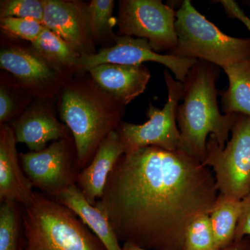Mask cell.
<instances>
[{"label": "cell", "mask_w": 250, "mask_h": 250, "mask_svg": "<svg viewBox=\"0 0 250 250\" xmlns=\"http://www.w3.org/2000/svg\"><path fill=\"white\" fill-rule=\"evenodd\" d=\"M16 136L12 126L4 124L0 129V200L12 201L25 207L34 198L32 184L20 162Z\"/></svg>", "instance_id": "obj_13"}, {"label": "cell", "mask_w": 250, "mask_h": 250, "mask_svg": "<svg viewBox=\"0 0 250 250\" xmlns=\"http://www.w3.org/2000/svg\"><path fill=\"white\" fill-rule=\"evenodd\" d=\"M219 195L213 171L181 151L146 147L124 154L95 205L120 242L147 250H183L194 221Z\"/></svg>", "instance_id": "obj_1"}, {"label": "cell", "mask_w": 250, "mask_h": 250, "mask_svg": "<svg viewBox=\"0 0 250 250\" xmlns=\"http://www.w3.org/2000/svg\"><path fill=\"white\" fill-rule=\"evenodd\" d=\"M164 74L167 89V100L164 107L159 108L149 104L146 113L149 120L146 123L138 125L122 121L116 129L125 154L150 146L180 151L181 134L176 116L183 97V83L174 80L167 70Z\"/></svg>", "instance_id": "obj_7"}, {"label": "cell", "mask_w": 250, "mask_h": 250, "mask_svg": "<svg viewBox=\"0 0 250 250\" xmlns=\"http://www.w3.org/2000/svg\"><path fill=\"white\" fill-rule=\"evenodd\" d=\"M125 107L93 80L64 84L61 95V118L72 135L82 170L89 165L105 138L118 129Z\"/></svg>", "instance_id": "obj_3"}, {"label": "cell", "mask_w": 250, "mask_h": 250, "mask_svg": "<svg viewBox=\"0 0 250 250\" xmlns=\"http://www.w3.org/2000/svg\"><path fill=\"white\" fill-rule=\"evenodd\" d=\"M220 67L197 60L183 83L182 103L177 110L181 134V152L203 164L207 154V138L213 136L225 147L234 122L235 114H222L218 106L216 82Z\"/></svg>", "instance_id": "obj_2"}, {"label": "cell", "mask_w": 250, "mask_h": 250, "mask_svg": "<svg viewBox=\"0 0 250 250\" xmlns=\"http://www.w3.org/2000/svg\"><path fill=\"white\" fill-rule=\"evenodd\" d=\"M42 24L82 55L95 54L94 41L82 1L43 0Z\"/></svg>", "instance_id": "obj_12"}, {"label": "cell", "mask_w": 250, "mask_h": 250, "mask_svg": "<svg viewBox=\"0 0 250 250\" xmlns=\"http://www.w3.org/2000/svg\"><path fill=\"white\" fill-rule=\"evenodd\" d=\"M22 206L12 201L1 202L0 250H23Z\"/></svg>", "instance_id": "obj_21"}, {"label": "cell", "mask_w": 250, "mask_h": 250, "mask_svg": "<svg viewBox=\"0 0 250 250\" xmlns=\"http://www.w3.org/2000/svg\"><path fill=\"white\" fill-rule=\"evenodd\" d=\"M241 200L219 193L209 213L210 225L220 250L226 249L235 239Z\"/></svg>", "instance_id": "obj_20"}, {"label": "cell", "mask_w": 250, "mask_h": 250, "mask_svg": "<svg viewBox=\"0 0 250 250\" xmlns=\"http://www.w3.org/2000/svg\"><path fill=\"white\" fill-rule=\"evenodd\" d=\"M0 67L38 98H51L65 84V76L54 70L31 47L16 45L2 47Z\"/></svg>", "instance_id": "obj_11"}, {"label": "cell", "mask_w": 250, "mask_h": 250, "mask_svg": "<svg viewBox=\"0 0 250 250\" xmlns=\"http://www.w3.org/2000/svg\"><path fill=\"white\" fill-rule=\"evenodd\" d=\"M174 8L161 0H122L117 19L120 34L146 39L154 52L170 53L178 44Z\"/></svg>", "instance_id": "obj_8"}, {"label": "cell", "mask_w": 250, "mask_h": 250, "mask_svg": "<svg viewBox=\"0 0 250 250\" xmlns=\"http://www.w3.org/2000/svg\"><path fill=\"white\" fill-rule=\"evenodd\" d=\"M59 203L72 210L100 238L107 250H123L109 220L101 208L90 205L77 184L54 197Z\"/></svg>", "instance_id": "obj_17"}, {"label": "cell", "mask_w": 250, "mask_h": 250, "mask_svg": "<svg viewBox=\"0 0 250 250\" xmlns=\"http://www.w3.org/2000/svg\"><path fill=\"white\" fill-rule=\"evenodd\" d=\"M1 18L14 17L43 22V0H4L0 4Z\"/></svg>", "instance_id": "obj_24"}, {"label": "cell", "mask_w": 250, "mask_h": 250, "mask_svg": "<svg viewBox=\"0 0 250 250\" xmlns=\"http://www.w3.org/2000/svg\"><path fill=\"white\" fill-rule=\"evenodd\" d=\"M183 250H220L213 235L209 215H202L189 227Z\"/></svg>", "instance_id": "obj_23"}, {"label": "cell", "mask_w": 250, "mask_h": 250, "mask_svg": "<svg viewBox=\"0 0 250 250\" xmlns=\"http://www.w3.org/2000/svg\"><path fill=\"white\" fill-rule=\"evenodd\" d=\"M224 250H250V236L234 240L231 245Z\"/></svg>", "instance_id": "obj_29"}, {"label": "cell", "mask_w": 250, "mask_h": 250, "mask_svg": "<svg viewBox=\"0 0 250 250\" xmlns=\"http://www.w3.org/2000/svg\"><path fill=\"white\" fill-rule=\"evenodd\" d=\"M31 47L64 76L72 72L82 71V54L45 27L37 40L31 43Z\"/></svg>", "instance_id": "obj_19"}, {"label": "cell", "mask_w": 250, "mask_h": 250, "mask_svg": "<svg viewBox=\"0 0 250 250\" xmlns=\"http://www.w3.org/2000/svg\"><path fill=\"white\" fill-rule=\"evenodd\" d=\"M17 111V103L13 94L4 85L0 88V124H6Z\"/></svg>", "instance_id": "obj_26"}, {"label": "cell", "mask_w": 250, "mask_h": 250, "mask_svg": "<svg viewBox=\"0 0 250 250\" xmlns=\"http://www.w3.org/2000/svg\"><path fill=\"white\" fill-rule=\"evenodd\" d=\"M250 236V192L241 200V213L234 240Z\"/></svg>", "instance_id": "obj_27"}, {"label": "cell", "mask_w": 250, "mask_h": 250, "mask_svg": "<svg viewBox=\"0 0 250 250\" xmlns=\"http://www.w3.org/2000/svg\"><path fill=\"white\" fill-rule=\"evenodd\" d=\"M196 61L157 53L146 39L121 36L117 37L114 45L111 47L100 49L98 53L82 55L80 67L82 71L88 72L90 69L103 64L136 65L144 62H156L169 69L176 80L184 82Z\"/></svg>", "instance_id": "obj_10"}, {"label": "cell", "mask_w": 250, "mask_h": 250, "mask_svg": "<svg viewBox=\"0 0 250 250\" xmlns=\"http://www.w3.org/2000/svg\"><path fill=\"white\" fill-rule=\"evenodd\" d=\"M243 4L247 5L250 9V0H247V1H243Z\"/></svg>", "instance_id": "obj_31"}, {"label": "cell", "mask_w": 250, "mask_h": 250, "mask_svg": "<svg viewBox=\"0 0 250 250\" xmlns=\"http://www.w3.org/2000/svg\"><path fill=\"white\" fill-rule=\"evenodd\" d=\"M123 250H147L142 249L139 247L135 246V245L131 244V243H124L123 246Z\"/></svg>", "instance_id": "obj_30"}, {"label": "cell", "mask_w": 250, "mask_h": 250, "mask_svg": "<svg viewBox=\"0 0 250 250\" xmlns=\"http://www.w3.org/2000/svg\"><path fill=\"white\" fill-rule=\"evenodd\" d=\"M12 128L17 143L25 144L31 152L42 150L49 141L70 137L66 125L57 120L52 110L40 104L24 112Z\"/></svg>", "instance_id": "obj_15"}, {"label": "cell", "mask_w": 250, "mask_h": 250, "mask_svg": "<svg viewBox=\"0 0 250 250\" xmlns=\"http://www.w3.org/2000/svg\"><path fill=\"white\" fill-rule=\"evenodd\" d=\"M215 2H219L223 6L227 16L229 18L241 21L250 32V18L248 17L239 5L233 0H219Z\"/></svg>", "instance_id": "obj_28"}, {"label": "cell", "mask_w": 250, "mask_h": 250, "mask_svg": "<svg viewBox=\"0 0 250 250\" xmlns=\"http://www.w3.org/2000/svg\"><path fill=\"white\" fill-rule=\"evenodd\" d=\"M93 82L123 106L143 93L150 80L146 65L103 64L88 71Z\"/></svg>", "instance_id": "obj_14"}, {"label": "cell", "mask_w": 250, "mask_h": 250, "mask_svg": "<svg viewBox=\"0 0 250 250\" xmlns=\"http://www.w3.org/2000/svg\"><path fill=\"white\" fill-rule=\"evenodd\" d=\"M231 134L224 148L209 136L203 164L213 171L219 193L242 200L250 192V117L235 114Z\"/></svg>", "instance_id": "obj_6"}, {"label": "cell", "mask_w": 250, "mask_h": 250, "mask_svg": "<svg viewBox=\"0 0 250 250\" xmlns=\"http://www.w3.org/2000/svg\"><path fill=\"white\" fill-rule=\"evenodd\" d=\"M175 28L178 44L170 55L205 61L223 69L250 57V38L224 34L190 0L182 1L176 11Z\"/></svg>", "instance_id": "obj_5"}, {"label": "cell", "mask_w": 250, "mask_h": 250, "mask_svg": "<svg viewBox=\"0 0 250 250\" xmlns=\"http://www.w3.org/2000/svg\"><path fill=\"white\" fill-rule=\"evenodd\" d=\"M125 154L124 147L117 131L105 138L89 165L81 171L77 185L87 201L95 206L102 198L108 176Z\"/></svg>", "instance_id": "obj_16"}, {"label": "cell", "mask_w": 250, "mask_h": 250, "mask_svg": "<svg viewBox=\"0 0 250 250\" xmlns=\"http://www.w3.org/2000/svg\"><path fill=\"white\" fill-rule=\"evenodd\" d=\"M0 25L6 34L31 43L37 40L45 28L42 23L35 20L14 17L1 18Z\"/></svg>", "instance_id": "obj_25"}, {"label": "cell", "mask_w": 250, "mask_h": 250, "mask_svg": "<svg viewBox=\"0 0 250 250\" xmlns=\"http://www.w3.org/2000/svg\"><path fill=\"white\" fill-rule=\"evenodd\" d=\"M22 220L23 250H107L72 210L42 192L22 206Z\"/></svg>", "instance_id": "obj_4"}, {"label": "cell", "mask_w": 250, "mask_h": 250, "mask_svg": "<svg viewBox=\"0 0 250 250\" xmlns=\"http://www.w3.org/2000/svg\"><path fill=\"white\" fill-rule=\"evenodd\" d=\"M228 75V89L219 91L224 114L250 117V57L224 67Z\"/></svg>", "instance_id": "obj_18"}, {"label": "cell", "mask_w": 250, "mask_h": 250, "mask_svg": "<svg viewBox=\"0 0 250 250\" xmlns=\"http://www.w3.org/2000/svg\"><path fill=\"white\" fill-rule=\"evenodd\" d=\"M114 4L113 0H92L85 4V18L94 42L106 39L116 42L118 36L113 31L116 24L113 16Z\"/></svg>", "instance_id": "obj_22"}, {"label": "cell", "mask_w": 250, "mask_h": 250, "mask_svg": "<svg viewBox=\"0 0 250 250\" xmlns=\"http://www.w3.org/2000/svg\"><path fill=\"white\" fill-rule=\"evenodd\" d=\"M20 158L33 187L52 198L77 184L82 171L72 137L54 141L39 152L21 153Z\"/></svg>", "instance_id": "obj_9"}]
</instances>
